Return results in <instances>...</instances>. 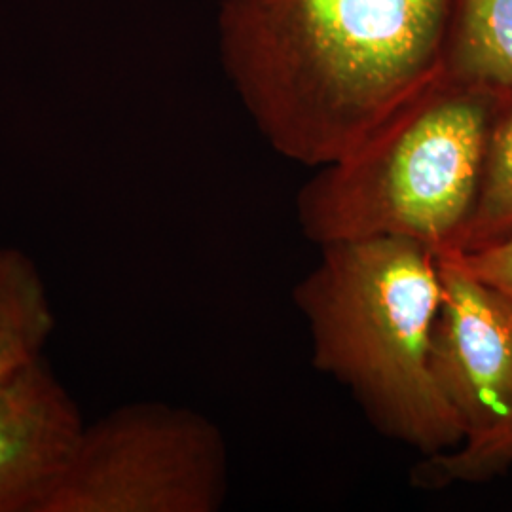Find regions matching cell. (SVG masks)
<instances>
[{
  "mask_svg": "<svg viewBox=\"0 0 512 512\" xmlns=\"http://www.w3.org/2000/svg\"><path fill=\"white\" fill-rule=\"evenodd\" d=\"M456 0H220V52L275 152L346 156L444 73Z\"/></svg>",
  "mask_w": 512,
  "mask_h": 512,
  "instance_id": "6da1fadb",
  "label": "cell"
},
{
  "mask_svg": "<svg viewBox=\"0 0 512 512\" xmlns=\"http://www.w3.org/2000/svg\"><path fill=\"white\" fill-rule=\"evenodd\" d=\"M440 293L439 255L406 238L323 245L293 293L315 370L344 385L378 433L423 458L465 440L431 372Z\"/></svg>",
  "mask_w": 512,
  "mask_h": 512,
  "instance_id": "7a4b0ae2",
  "label": "cell"
},
{
  "mask_svg": "<svg viewBox=\"0 0 512 512\" xmlns=\"http://www.w3.org/2000/svg\"><path fill=\"white\" fill-rule=\"evenodd\" d=\"M507 93L440 74L302 186L296 198L302 234L319 247L406 238L437 255L456 251Z\"/></svg>",
  "mask_w": 512,
  "mask_h": 512,
  "instance_id": "3957f363",
  "label": "cell"
},
{
  "mask_svg": "<svg viewBox=\"0 0 512 512\" xmlns=\"http://www.w3.org/2000/svg\"><path fill=\"white\" fill-rule=\"evenodd\" d=\"M230 461L215 421L141 401L82 425L37 512H219Z\"/></svg>",
  "mask_w": 512,
  "mask_h": 512,
  "instance_id": "277c9868",
  "label": "cell"
},
{
  "mask_svg": "<svg viewBox=\"0 0 512 512\" xmlns=\"http://www.w3.org/2000/svg\"><path fill=\"white\" fill-rule=\"evenodd\" d=\"M439 264L431 372L467 439L512 412V300L448 256Z\"/></svg>",
  "mask_w": 512,
  "mask_h": 512,
  "instance_id": "5b68a950",
  "label": "cell"
},
{
  "mask_svg": "<svg viewBox=\"0 0 512 512\" xmlns=\"http://www.w3.org/2000/svg\"><path fill=\"white\" fill-rule=\"evenodd\" d=\"M82 425L46 359L0 380V512H37Z\"/></svg>",
  "mask_w": 512,
  "mask_h": 512,
  "instance_id": "8992f818",
  "label": "cell"
},
{
  "mask_svg": "<svg viewBox=\"0 0 512 512\" xmlns=\"http://www.w3.org/2000/svg\"><path fill=\"white\" fill-rule=\"evenodd\" d=\"M55 323L37 262L18 247L0 245V380L44 359Z\"/></svg>",
  "mask_w": 512,
  "mask_h": 512,
  "instance_id": "52a82bcc",
  "label": "cell"
},
{
  "mask_svg": "<svg viewBox=\"0 0 512 512\" xmlns=\"http://www.w3.org/2000/svg\"><path fill=\"white\" fill-rule=\"evenodd\" d=\"M444 74L512 92V0H456Z\"/></svg>",
  "mask_w": 512,
  "mask_h": 512,
  "instance_id": "ba28073f",
  "label": "cell"
},
{
  "mask_svg": "<svg viewBox=\"0 0 512 512\" xmlns=\"http://www.w3.org/2000/svg\"><path fill=\"white\" fill-rule=\"evenodd\" d=\"M512 238V92L490 133L475 211L452 253H473ZM442 255V253H440Z\"/></svg>",
  "mask_w": 512,
  "mask_h": 512,
  "instance_id": "9c48e42d",
  "label": "cell"
},
{
  "mask_svg": "<svg viewBox=\"0 0 512 512\" xmlns=\"http://www.w3.org/2000/svg\"><path fill=\"white\" fill-rule=\"evenodd\" d=\"M512 467V412L488 431L467 437L458 448L423 458L412 480L421 488H446L461 482H484Z\"/></svg>",
  "mask_w": 512,
  "mask_h": 512,
  "instance_id": "30bf717a",
  "label": "cell"
},
{
  "mask_svg": "<svg viewBox=\"0 0 512 512\" xmlns=\"http://www.w3.org/2000/svg\"><path fill=\"white\" fill-rule=\"evenodd\" d=\"M512 300V238L473 253H442Z\"/></svg>",
  "mask_w": 512,
  "mask_h": 512,
  "instance_id": "8fae6325",
  "label": "cell"
}]
</instances>
